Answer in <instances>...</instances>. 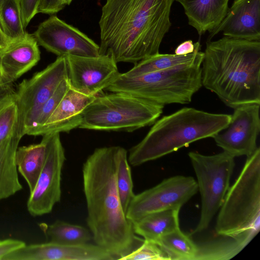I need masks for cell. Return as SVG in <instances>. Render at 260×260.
I'll list each match as a JSON object with an SVG mask.
<instances>
[{
  "instance_id": "cell-6",
  "label": "cell",
  "mask_w": 260,
  "mask_h": 260,
  "mask_svg": "<svg viewBox=\"0 0 260 260\" xmlns=\"http://www.w3.org/2000/svg\"><path fill=\"white\" fill-rule=\"evenodd\" d=\"M215 232L251 241L260 229V148L247 157L219 209Z\"/></svg>"
},
{
  "instance_id": "cell-14",
  "label": "cell",
  "mask_w": 260,
  "mask_h": 260,
  "mask_svg": "<svg viewBox=\"0 0 260 260\" xmlns=\"http://www.w3.org/2000/svg\"><path fill=\"white\" fill-rule=\"evenodd\" d=\"M259 105L246 104L234 109L228 125L212 137L223 151L234 157H247L256 150L260 132Z\"/></svg>"
},
{
  "instance_id": "cell-24",
  "label": "cell",
  "mask_w": 260,
  "mask_h": 260,
  "mask_svg": "<svg viewBox=\"0 0 260 260\" xmlns=\"http://www.w3.org/2000/svg\"><path fill=\"white\" fill-rule=\"evenodd\" d=\"M196 43V49L191 53L176 55L158 53L136 63L132 69L123 74L128 77H135L164 70L192 61L197 56L201 49L200 42Z\"/></svg>"
},
{
  "instance_id": "cell-31",
  "label": "cell",
  "mask_w": 260,
  "mask_h": 260,
  "mask_svg": "<svg viewBox=\"0 0 260 260\" xmlns=\"http://www.w3.org/2000/svg\"><path fill=\"white\" fill-rule=\"evenodd\" d=\"M22 23L25 28L31 19L37 14L41 0H18Z\"/></svg>"
},
{
  "instance_id": "cell-9",
  "label": "cell",
  "mask_w": 260,
  "mask_h": 260,
  "mask_svg": "<svg viewBox=\"0 0 260 260\" xmlns=\"http://www.w3.org/2000/svg\"><path fill=\"white\" fill-rule=\"evenodd\" d=\"M45 144V158L41 172L27 202V209L32 216L50 213L61 199V179L66 159L59 133L43 136Z\"/></svg>"
},
{
  "instance_id": "cell-11",
  "label": "cell",
  "mask_w": 260,
  "mask_h": 260,
  "mask_svg": "<svg viewBox=\"0 0 260 260\" xmlns=\"http://www.w3.org/2000/svg\"><path fill=\"white\" fill-rule=\"evenodd\" d=\"M198 191L197 181L192 177L177 175L164 179L156 186L135 194L126 217L133 223L155 212L180 210Z\"/></svg>"
},
{
  "instance_id": "cell-27",
  "label": "cell",
  "mask_w": 260,
  "mask_h": 260,
  "mask_svg": "<svg viewBox=\"0 0 260 260\" xmlns=\"http://www.w3.org/2000/svg\"><path fill=\"white\" fill-rule=\"evenodd\" d=\"M127 156V151L125 148L117 146L116 183L121 203L125 213L135 196L131 170Z\"/></svg>"
},
{
  "instance_id": "cell-20",
  "label": "cell",
  "mask_w": 260,
  "mask_h": 260,
  "mask_svg": "<svg viewBox=\"0 0 260 260\" xmlns=\"http://www.w3.org/2000/svg\"><path fill=\"white\" fill-rule=\"evenodd\" d=\"M21 138L16 132L0 143V200L22 189L15 162V153Z\"/></svg>"
},
{
  "instance_id": "cell-2",
  "label": "cell",
  "mask_w": 260,
  "mask_h": 260,
  "mask_svg": "<svg viewBox=\"0 0 260 260\" xmlns=\"http://www.w3.org/2000/svg\"><path fill=\"white\" fill-rule=\"evenodd\" d=\"M117 146L96 148L82 169L87 224L95 244L120 259L143 242L126 217L116 183Z\"/></svg>"
},
{
  "instance_id": "cell-16",
  "label": "cell",
  "mask_w": 260,
  "mask_h": 260,
  "mask_svg": "<svg viewBox=\"0 0 260 260\" xmlns=\"http://www.w3.org/2000/svg\"><path fill=\"white\" fill-rule=\"evenodd\" d=\"M222 33L224 37L260 41V0H235L210 38Z\"/></svg>"
},
{
  "instance_id": "cell-7",
  "label": "cell",
  "mask_w": 260,
  "mask_h": 260,
  "mask_svg": "<svg viewBox=\"0 0 260 260\" xmlns=\"http://www.w3.org/2000/svg\"><path fill=\"white\" fill-rule=\"evenodd\" d=\"M164 107L123 93H103L83 111L78 128L132 132L153 124Z\"/></svg>"
},
{
  "instance_id": "cell-1",
  "label": "cell",
  "mask_w": 260,
  "mask_h": 260,
  "mask_svg": "<svg viewBox=\"0 0 260 260\" xmlns=\"http://www.w3.org/2000/svg\"><path fill=\"white\" fill-rule=\"evenodd\" d=\"M175 0H106L99 20L100 55L136 64L159 53Z\"/></svg>"
},
{
  "instance_id": "cell-18",
  "label": "cell",
  "mask_w": 260,
  "mask_h": 260,
  "mask_svg": "<svg viewBox=\"0 0 260 260\" xmlns=\"http://www.w3.org/2000/svg\"><path fill=\"white\" fill-rule=\"evenodd\" d=\"M32 34L10 43L0 52V69L10 83L34 67L40 59V51Z\"/></svg>"
},
{
  "instance_id": "cell-15",
  "label": "cell",
  "mask_w": 260,
  "mask_h": 260,
  "mask_svg": "<svg viewBox=\"0 0 260 260\" xmlns=\"http://www.w3.org/2000/svg\"><path fill=\"white\" fill-rule=\"evenodd\" d=\"M110 252L97 244H58L49 241L25 244L3 260H116Z\"/></svg>"
},
{
  "instance_id": "cell-3",
  "label": "cell",
  "mask_w": 260,
  "mask_h": 260,
  "mask_svg": "<svg viewBox=\"0 0 260 260\" xmlns=\"http://www.w3.org/2000/svg\"><path fill=\"white\" fill-rule=\"evenodd\" d=\"M202 84L231 108L260 104V41L223 37L208 42Z\"/></svg>"
},
{
  "instance_id": "cell-22",
  "label": "cell",
  "mask_w": 260,
  "mask_h": 260,
  "mask_svg": "<svg viewBox=\"0 0 260 260\" xmlns=\"http://www.w3.org/2000/svg\"><path fill=\"white\" fill-rule=\"evenodd\" d=\"M45 144L40 143L17 148L15 162L19 173L26 180L30 192L34 189L44 165Z\"/></svg>"
},
{
  "instance_id": "cell-36",
  "label": "cell",
  "mask_w": 260,
  "mask_h": 260,
  "mask_svg": "<svg viewBox=\"0 0 260 260\" xmlns=\"http://www.w3.org/2000/svg\"><path fill=\"white\" fill-rule=\"evenodd\" d=\"M10 42L7 38L0 27V52L5 49Z\"/></svg>"
},
{
  "instance_id": "cell-26",
  "label": "cell",
  "mask_w": 260,
  "mask_h": 260,
  "mask_svg": "<svg viewBox=\"0 0 260 260\" xmlns=\"http://www.w3.org/2000/svg\"><path fill=\"white\" fill-rule=\"evenodd\" d=\"M0 27L10 43L26 35L18 0H0Z\"/></svg>"
},
{
  "instance_id": "cell-17",
  "label": "cell",
  "mask_w": 260,
  "mask_h": 260,
  "mask_svg": "<svg viewBox=\"0 0 260 260\" xmlns=\"http://www.w3.org/2000/svg\"><path fill=\"white\" fill-rule=\"evenodd\" d=\"M95 98L70 88L45 124L36 131L35 136L69 133L79 127L83 111Z\"/></svg>"
},
{
  "instance_id": "cell-4",
  "label": "cell",
  "mask_w": 260,
  "mask_h": 260,
  "mask_svg": "<svg viewBox=\"0 0 260 260\" xmlns=\"http://www.w3.org/2000/svg\"><path fill=\"white\" fill-rule=\"evenodd\" d=\"M231 115L183 108L156 121L146 136L132 147L127 156L132 166H140L209 137L225 128Z\"/></svg>"
},
{
  "instance_id": "cell-10",
  "label": "cell",
  "mask_w": 260,
  "mask_h": 260,
  "mask_svg": "<svg viewBox=\"0 0 260 260\" xmlns=\"http://www.w3.org/2000/svg\"><path fill=\"white\" fill-rule=\"evenodd\" d=\"M66 79V57L58 56L45 69L18 85L15 92L19 111L18 132L22 137L40 108Z\"/></svg>"
},
{
  "instance_id": "cell-12",
  "label": "cell",
  "mask_w": 260,
  "mask_h": 260,
  "mask_svg": "<svg viewBox=\"0 0 260 260\" xmlns=\"http://www.w3.org/2000/svg\"><path fill=\"white\" fill-rule=\"evenodd\" d=\"M70 88L88 96H96L120 73L117 62L110 54L95 57L65 56Z\"/></svg>"
},
{
  "instance_id": "cell-32",
  "label": "cell",
  "mask_w": 260,
  "mask_h": 260,
  "mask_svg": "<svg viewBox=\"0 0 260 260\" xmlns=\"http://www.w3.org/2000/svg\"><path fill=\"white\" fill-rule=\"evenodd\" d=\"M65 6L63 0H41L37 13L52 15L63 9Z\"/></svg>"
},
{
  "instance_id": "cell-29",
  "label": "cell",
  "mask_w": 260,
  "mask_h": 260,
  "mask_svg": "<svg viewBox=\"0 0 260 260\" xmlns=\"http://www.w3.org/2000/svg\"><path fill=\"white\" fill-rule=\"evenodd\" d=\"M69 88V84L66 79L60 83L54 93L39 110L26 130L25 135L35 136L36 131L45 124Z\"/></svg>"
},
{
  "instance_id": "cell-37",
  "label": "cell",
  "mask_w": 260,
  "mask_h": 260,
  "mask_svg": "<svg viewBox=\"0 0 260 260\" xmlns=\"http://www.w3.org/2000/svg\"><path fill=\"white\" fill-rule=\"evenodd\" d=\"M73 0H63L64 4L66 5H69Z\"/></svg>"
},
{
  "instance_id": "cell-34",
  "label": "cell",
  "mask_w": 260,
  "mask_h": 260,
  "mask_svg": "<svg viewBox=\"0 0 260 260\" xmlns=\"http://www.w3.org/2000/svg\"><path fill=\"white\" fill-rule=\"evenodd\" d=\"M197 43H193L191 40L185 41L179 44L175 50L176 55H186L194 52Z\"/></svg>"
},
{
  "instance_id": "cell-8",
  "label": "cell",
  "mask_w": 260,
  "mask_h": 260,
  "mask_svg": "<svg viewBox=\"0 0 260 260\" xmlns=\"http://www.w3.org/2000/svg\"><path fill=\"white\" fill-rule=\"evenodd\" d=\"M188 155L197 178L202 203L200 220L193 235L207 229L219 211L230 187L235 164V157L224 151L211 155L191 151Z\"/></svg>"
},
{
  "instance_id": "cell-30",
  "label": "cell",
  "mask_w": 260,
  "mask_h": 260,
  "mask_svg": "<svg viewBox=\"0 0 260 260\" xmlns=\"http://www.w3.org/2000/svg\"><path fill=\"white\" fill-rule=\"evenodd\" d=\"M119 260H171L168 254L155 242L144 240L137 248Z\"/></svg>"
},
{
  "instance_id": "cell-25",
  "label": "cell",
  "mask_w": 260,
  "mask_h": 260,
  "mask_svg": "<svg viewBox=\"0 0 260 260\" xmlns=\"http://www.w3.org/2000/svg\"><path fill=\"white\" fill-rule=\"evenodd\" d=\"M156 243L171 260H196L198 254V246L180 228L164 235Z\"/></svg>"
},
{
  "instance_id": "cell-28",
  "label": "cell",
  "mask_w": 260,
  "mask_h": 260,
  "mask_svg": "<svg viewBox=\"0 0 260 260\" xmlns=\"http://www.w3.org/2000/svg\"><path fill=\"white\" fill-rule=\"evenodd\" d=\"M18 123L16 92L12 89L0 96V143L18 132Z\"/></svg>"
},
{
  "instance_id": "cell-33",
  "label": "cell",
  "mask_w": 260,
  "mask_h": 260,
  "mask_svg": "<svg viewBox=\"0 0 260 260\" xmlns=\"http://www.w3.org/2000/svg\"><path fill=\"white\" fill-rule=\"evenodd\" d=\"M25 243L23 241L7 239L0 240V260L7 254L13 252L25 245Z\"/></svg>"
},
{
  "instance_id": "cell-19",
  "label": "cell",
  "mask_w": 260,
  "mask_h": 260,
  "mask_svg": "<svg viewBox=\"0 0 260 260\" xmlns=\"http://www.w3.org/2000/svg\"><path fill=\"white\" fill-rule=\"evenodd\" d=\"M184 8L188 23L199 35L213 31L228 10L229 0H175Z\"/></svg>"
},
{
  "instance_id": "cell-21",
  "label": "cell",
  "mask_w": 260,
  "mask_h": 260,
  "mask_svg": "<svg viewBox=\"0 0 260 260\" xmlns=\"http://www.w3.org/2000/svg\"><path fill=\"white\" fill-rule=\"evenodd\" d=\"M179 209H168L148 214L133 222L135 233L156 242L164 235L179 228Z\"/></svg>"
},
{
  "instance_id": "cell-13",
  "label": "cell",
  "mask_w": 260,
  "mask_h": 260,
  "mask_svg": "<svg viewBox=\"0 0 260 260\" xmlns=\"http://www.w3.org/2000/svg\"><path fill=\"white\" fill-rule=\"evenodd\" d=\"M33 35L39 45L58 56L95 57L100 55L99 45L56 15L41 23Z\"/></svg>"
},
{
  "instance_id": "cell-23",
  "label": "cell",
  "mask_w": 260,
  "mask_h": 260,
  "mask_svg": "<svg viewBox=\"0 0 260 260\" xmlns=\"http://www.w3.org/2000/svg\"><path fill=\"white\" fill-rule=\"evenodd\" d=\"M40 229L50 242L67 245L88 243L92 236L91 232L81 225L57 220L50 224L41 223Z\"/></svg>"
},
{
  "instance_id": "cell-35",
  "label": "cell",
  "mask_w": 260,
  "mask_h": 260,
  "mask_svg": "<svg viewBox=\"0 0 260 260\" xmlns=\"http://www.w3.org/2000/svg\"><path fill=\"white\" fill-rule=\"evenodd\" d=\"M12 84L4 77L0 69V96L12 89Z\"/></svg>"
},
{
  "instance_id": "cell-5",
  "label": "cell",
  "mask_w": 260,
  "mask_h": 260,
  "mask_svg": "<svg viewBox=\"0 0 260 260\" xmlns=\"http://www.w3.org/2000/svg\"><path fill=\"white\" fill-rule=\"evenodd\" d=\"M204 52L200 51L192 61L162 71L135 77L119 73L105 89L127 94L165 106L188 104L202 87Z\"/></svg>"
}]
</instances>
